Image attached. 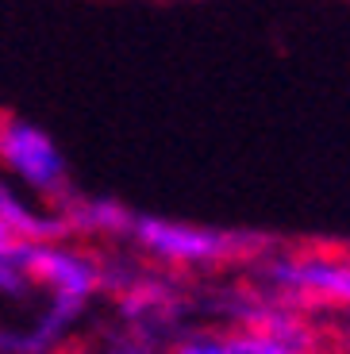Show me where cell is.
<instances>
[{
	"label": "cell",
	"instance_id": "1",
	"mask_svg": "<svg viewBox=\"0 0 350 354\" xmlns=\"http://www.w3.org/2000/svg\"><path fill=\"white\" fill-rule=\"evenodd\" d=\"M0 289L4 301L31 297L54 301L85 316V308L108 292V258L81 239L62 243H12L0 239Z\"/></svg>",
	"mask_w": 350,
	"mask_h": 354
},
{
	"label": "cell",
	"instance_id": "2",
	"mask_svg": "<svg viewBox=\"0 0 350 354\" xmlns=\"http://www.w3.org/2000/svg\"><path fill=\"white\" fill-rule=\"evenodd\" d=\"M127 243L135 254L169 274H216L228 266L250 270L270 250V239L250 235V231L201 227V223L162 220V216H139Z\"/></svg>",
	"mask_w": 350,
	"mask_h": 354
},
{
	"label": "cell",
	"instance_id": "3",
	"mask_svg": "<svg viewBox=\"0 0 350 354\" xmlns=\"http://www.w3.org/2000/svg\"><path fill=\"white\" fill-rule=\"evenodd\" d=\"M250 281L312 316L320 312L350 316V250L270 247L250 266Z\"/></svg>",
	"mask_w": 350,
	"mask_h": 354
},
{
	"label": "cell",
	"instance_id": "4",
	"mask_svg": "<svg viewBox=\"0 0 350 354\" xmlns=\"http://www.w3.org/2000/svg\"><path fill=\"white\" fill-rule=\"evenodd\" d=\"M108 292H112L120 331L147 346L150 354H166V346L181 335L189 324V292L169 270H123L120 277L108 270Z\"/></svg>",
	"mask_w": 350,
	"mask_h": 354
},
{
	"label": "cell",
	"instance_id": "5",
	"mask_svg": "<svg viewBox=\"0 0 350 354\" xmlns=\"http://www.w3.org/2000/svg\"><path fill=\"white\" fill-rule=\"evenodd\" d=\"M0 162L8 169L12 185L19 193L35 196L43 204H66L70 201V166L62 147L31 120L4 115L0 124Z\"/></svg>",
	"mask_w": 350,
	"mask_h": 354
},
{
	"label": "cell",
	"instance_id": "6",
	"mask_svg": "<svg viewBox=\"0 0 350 354\" xmlns=\"http://www.w3.org/2000/svg\"><path fill=\"white\" fill-rule=\"evenodd\" d=\"M166 354H312L304 346H293L285 339L258 328H239V324H201L185 328Z\"/></svg>",
	"mask_w": 350,
	"mask_h": 354
},
{
	"label": "cell",
	"instance_id": "7",
	"mask_svg": "<svg viewBox=\"0 0 350 354\" xmlns=\"http://www.w3.org/2000/svg\"><path fill=\"white\" fill-rule=\"evenodd\" d=\"M0 239L12 243H62L73 239L70 220L58 204H43L19 193L16 185L0 189Z\"/></svg>",
	"mask_w": 350,
	"mask_h": 354
},
{
	"label": "cell",
	"instance_id": "8",
	"mask_svg": "<svg viewBox=\"0 0 350 354\" xmlns=\"http://www.w3.org/2000/svg\"><path fill=\"white\" fill-rule=\"evenodd\" d=\"M62 212L70 220L73 239L81 243H127L135 220H139L131 208H123L120 201H108V196H70L62 204Z\"/></svg>",
	"mask_w": 350,
	"mask_h": 354
},
{
	"label": "cell",
	"instance_id": "9",
	"mask_svg": "<svg viewBox=\"0 0 350 354\" xmlns=\"http://www.w3.org/2000/svg\"><path fill=\"white\" fill-rule=\"evenodd\" d=\"M77 354H150L147 346H139L135 339H127L120 331V335H112V339H104V343H97V346H89V351H77Z\"/></svg>",
	"mask_w": 350,
	"mask_h": 354
},
{
	"label": "cell",
	"instance_id": "10",
	"mask_svg": "<svg viewBox=\"0 0 350 354\" xmlns=\"http://www.w3.org/2000/svg\"><path fill=\"white\" fill-rule=\"evenodd\" d=\"M331 346H335V354H350V316H342L339 328L331 331Z\"/></svg>",
	"mask_w": 350,
	"mask_h": 354
},
{
	"label": "cell",
	"instance_id": "11",
	"mask_svg": "<svg viewBox=\"0 0 350 354\" xmlns=\"http://www.w3.org/2000/svg\"><path fill=\"white\" fill-rule=\"evenodd\" d=\"M70 354H77V351H70Z\"/></svg>",
	"mask_w": 350,
	"mask_h": 354
}]
</instances>
